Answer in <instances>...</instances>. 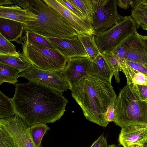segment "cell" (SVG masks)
Instances as JSON below:
<instances>
[{"label":"cell","mask_w":147,"mask_h":147,"mask_svg":"<svg viewBox=\"0 0 147 147\" xmlns=\"http://www.w3.org/2000/svg\"><path fill=\"white\" fill-rule=\"evenodd\" d=\"M147 138V125H128L121 128L118 141L120 145L125 147Z\"/></svg>","instance_id":"obj_14"},{"label":"cell","mask_w":147,"mask_h":147,"mask_svg":"<svg viewBox=\"0 0 147 147\" xmlns=\"http://www.w3.org/2000/svg\"><path fill=\"white\" fill-rule=\"evenodd\" d=\"M125 147H141L138 143L132 144Z\"/></svg>","instance_id":"obj_40"},{"label":"cell","mask_w":147,"mask_h":147,"mask_svg":"<svg viewBox=\"0 0 147 147\" xmlns=\"http://www.w3.org/2000/svg\"><path fill=\"white\" fill-rule=\"evenodd\" d=\"M71 90L88 120L104 127L108 125L107 111L117 97L111 82L87 74Z\"/></svg>","instance_id":"obj_2"},{"label":"cell","mask_w":147,"mask_h":147,"mask_svg":"<svg viewBox=\"0 0 147 147\" xmlns=\"http://www.w3.org/2000/svg\"><path fill=\"white\" fill-rule=\"evenodd\" d=\"M138 36L147 54V36L142 35L138 34Z\"/></svg>","instance_id":"obj_37"},{"label":"cell","mask_w":147,"mask_h":147,"mask_svg":"<svg viewBox=\"0 0 147 147\" xmlns=\"http://www.w3.org/2000/svg\"><path fill=\"white\" fill-rule=\"evenodd\" d=\"M115 120L122 128L128 125L147 126V102L142 101L127 84L114 102Z\"/></svg>","instance_id":"obj_4"},{"label":"cell","mask_w":147,"mask_h":147,"mask_svg":"<svg viewBox=\"0 0 147 147\" xmlns=\"http://www.w3.org/2000/svg\"><path fill=\"white\" fill-rule=\"evenodd\" d=\"M0 63L17 69L22 72L33 65L23 53L20 52L19 55H0Z\"/></svg>","instance_id":"obj_18"},{"label":"cell","mask_w":147,"mask_h":147,"mask_svg":"<svg viewBox=\"0 0 147 147\" xmlns=\"http://www.w3.org/2000/svg\"><path fill=\"white\" fill-rule=\"evenodd\" d=\"M24 31L44 37L71 38L78 36L66 19L45 0H31Z\"/></svg>","instance_id":"obj_3"},{"label":"cell","mask_w":147,"mask_h":147,"mask_svg":"<svg viewBox=\"0 0 147 147\" xmlns=\"http://www.w3.org/2000/svg\"><path fill=\"white\" fill-rule=\"evenodd\" d=\"M24 26V23L0 18V33L9 41L21 44Z\"/></svg>","instance_id":"obj_15"},{"label":"cell","mask_w":147,"mask_h":147,"mask_svg":"<svg viewBox=\"0 0 147 147\" xmlns=\"http://www.w3.org/2000/svg\"><path fill=\"white\" fill-rule=\"evenodd\" d=\"M50 128L46 124L40 123L29 126L32 140L36 147H42L41 141L45 134Z\"/></svg>","instance_id":"obj_23"},{"label":"cell","mask_w":147,"mask_h":147,"mask_svg":"<svg viewBox=\"0 0 147 147\" xmlns=\"http://www.w3.org/2000/svg\"><path fill=\"white\" fill-rule=\"evenodd\" d=\"M58 1L71 11L82 19L89 22L86 17L81 11L76 6L72 3L69 0H58Z\"/></svg>","instance_id":"obj_31"},{"label":"cell","mask_w":147,"mask_h":147,"mask_svg":"<svg viewBox=\"0 0 147 147\" xmlns=\"http://www.w3.org/2000/svg\"><path fill=\"white\" fill-rule=\"evenodd\" d=\"M45 38L68 59L74 57H88L78 36L71 38Z\"/></svg>","instance_id":"obj_12"},{"label":"cell","mask_w":147,"mask_h":147,"mask_svg":"<svg viewBox=\"0 0 147 147\" xmlns=\"http://www.w3.org/2000/svg\"><path fill=\"white\" fill-rule=\"evenodd\" d=\"M0 147H17L10 136L0 125Z\"/></svg>","instance_id":"obj_30"},{"label":"cell","mask_w":147,"mask_h":147,"mask_svg":"<svg viewBox=\"0 0 147 147\" xmlns=\"http://www.w3.org/2000/svg\"><path fill=\"white\" fill-rule=\"evenodd\" d=\"M21 44L23 54L36 67L54 71H61L65 67L68 59L57 49L30 43L22 37Z\"/></svg>","instance_id":"obj_5"},{"label":"cell","mask_w":147,"mask_h":147,"mask_svg":"<svg viewBox=\"0 0 147 147\" xmlns=\"http://www.w3.org/2000/svg\"><path fill=\"white\" fill-rule=\"evenodd\" d=\"M78 37L92 61L101 54L95 42L94 35L80 34L78 35Z\"/></svg>","instance_id":"obj_21"},{"label":"cell","mask_w":147,"mask_h":147,"mask_svg":"<svg viewBox=\"0 0 147 147\" xmlns=\"http://www.w3.org/2000/svg\"><path fill=\"white\" fill-rule=\"evenodd\" d=\"M114 102L110 105L106 113L107 119L109 123L111 122H114L115 120Z\"/></svg>","instance_id":"obj_34"},{"label":"cell","mask_w":147,"mask_h":147,"mask_svg":"<svg viewBox=\"0 0 147 147\" xmlns=\"http://www.w3.org/2000/svg\"><path fill=\"white\" fill-rule=\"evenodd\" d=\"M88 75L100 80L111 82L113 72L100 54L92 61Z\"/></svg>","instance_id":"obj_16"},{"label":"cell","mask_w":147,"mask_h":147,"mask_svg":"<svg viewBox=\"0 0 147 147\" xmlns=\"http://www.w3.org/2000/svg\"><path fill=\"white\" fill-rule=\"evenodd\" d=\"M107 147H117V146L115 144H112L111 145H109Z\"/></svg>","instance_id":"obj_41"},{"label":"cell","mask_w":147,"mask_h":147,"mask_svg":"<svg viewBox=\"0 0 147 147\" xmlns=\"http://www.w3.org/2000/svg\"><path fill=\"white\" fill-rule=\"evenodd\" d=\"M113 72L116 82H120L119 71H121L119 63L116 57L111 52L101 54Z\"/></svg>","instance_id":"obj_27"},{"label":"cell","mask_w":147,"mask_h":147,"mask_svg":"<svg viewBox=\"0 0 147 147\" xmlns=\"http://www.w3.org/2000/svg\"><path fill=\"white\" fill-rule=\"evenodd\" d=\"M0 125L10 136L17 147H36L31 136L29 127L18 115L0 119Z\"/></svg>","instance_id":"obj_9"},{"label":"cell","mask_w":147,"mask_h":147,"mask_svg":"<svg viewBox=\"0 0 147 147\" xmlns=\"http://www.w3.org/2000/svg\"><path fill=\"white\" fill-rule=\"evenodd\" d=\"M141 147H147V138L138 143Z\"/></svg>","instance_id":"obj_39"},{"label":"cell","mask_w":147,"mask_h":147,"mask_svg":"<svg viewBox=\"0 0 147 147\" xmlns=\"http://www.w3.org/2000/svg\"><path fill=\"white\" fill-rule=\"evenodd\" d=\"M121 61H123L127 65L147 76V66L128 60H124Z\"/></svg>","instance_id":"obj_32"},{"label":"cell","mask_w":147,"mask_h":147,"mask_svg":"<svg viewBox=\"0 0 147 147\" xmlns=\"http://www.w3.org/2000/svg\"><path fill=\"white\" fill-rule=\"evenodd\" d=\"M86 17L89 22L93 23L94 11L91 0H69Z\"/></svg>","instance_id":"obj_25"},{"label":"cell","mask_w":147,"mask_h":147,"mask_svg":"<svg viewBox=\"0 0 147 147\" xmlns=\"http://www.w3.org/2000/svg\"><path fill=\"white\" fill-rule=\"evenodd\" d=\"M94 16L92 26L96 33L107 30L121 21L124 16L118 13L117 0H91Z\"/></svg>","instance_id":"obj_7"},{"label":"cell","mask_w":147,"mask_h":147,"mask_svg":"<svg viewBox=\"0 0 147 147\" xmlns=\"http://www.w3.org/2000/svg\"><path fill=\"white\" fill-rule=\"evenodd\" d=\"M131 16L136 22L137 28L140 27L147 31V0H138L132 8Z\"/></svg>","instance_id":"obj_19"},{"label":"cell","mask_w":147,"mask_h":147,"mask_svg":"<svg viewBox=\"0 0 147 147\" xmlns=\"http://www.w3.org/2000/svg\"><path fill=\"white\" fill-rule=\"evenodd\" d=\"M28 17V10L14 5L0 6V18L25 23Z\"/></svg>","instance_id":"obj_17"},{"label":"cell","mask_w":147,"mask_h":147,"mask_svg":"<svg viewBox=\"0 0 147 147\" xmlns=\"http://www.w3.org/2000/svg\"><path fill=\"white\" fill-rule=\"evenodd\" d=\"M50 6L62 15L76 31L78 35H94L96 32L90 23L71 11L58 0H45Z\"/></svg>","instance_id":"obj_11"},{"label":"cell","mask_w":147,"mask_h":147,"mask_svg":"<svg viewBox=\"0 0 147 147\" xmlns=\"http://www.w3.org/2000/svg\"><path fill=\"white\" fill-rule=\"evenodd\" d=\"M20 53V51H17L15 45L0 33V55H19Z\"/></svg>","instance_id":"obj_28"},{"label":"cell","mask_w":147,"mask_h":147,"mask_svg":"<svg viewBox=\"0 0 147 147\" xmlns=\"http://www.w3.org/2000/svg\"><path fill=\"white\" fill-rule=\"evenodd\" d=\"M13 4L11 0H0V6H9Z\"/></svg>","instance_id":"obj_38"},{"label":"cell","mask_w":147,"mask_h":147,"mask_svg":"<svg viewBox=\"0 0 147 147\" xmlns=\"http://www.w3.org/2000/svg\"><path fill=\"white\" fill-rule=\"evenodd\" d=\"M92 60L88 57H79L69 59L61 73L71 87L88 74Z\"/></svg>","instance_id":"obj_10"},{"label":"cell","mask_w":147,"mask_h":147,"mask_svg":"<svg viewBox=\"0 0 147 147\" xmlns=\"http://www.w3.org/2000/svg\"><path fill=\"white\" fill-rule=\"evenodd\" d=\"M13 4H15L18 6L22 7L24 9L26 10L30 5V0H11Z\"/></svg>","instance_id":"obj_35"},{"label":"cell","mask_w":147,"mask_h":147,"mask_svg":"<svg viewBox=\"0 0 147 147\" xmlns=\"http://www.w3.org/2000/svg\"><path fill=\"white\" fill-rule=\"evenodd\" d=\"M138 34L137 32L131 35L119 43L127 49L123 60L129 61L147 66V54L140 41Z\"/></svg>","instance_id":"obj_13"},{"label":"cell","mask_w":147,"mask_h":147,"mask_svg":"<svg viewBox=\"0 0 147 147\" xmlns=\"http://www.w3.org/2000/svg\"><path fill=\"white\" fill-rule=\"evenodd\" d=\"M121 71L125 74L127 81L138 85H147V76L126 64L119 61Z\"/></svg>","instance_id":"obj_20"},{"label":"cell","mask_w":147,"mask_h":147,"mask_svg":"<svg viewBox=\"0 0 147 147\" xmlns=\"http://www.w3.org/2000/svg\"><path fill=\"white\" fill-rule=\"evenodd\" d=\"M108 146L106 138L102 134L93 142L90 147H107Z\"/></svg>","instance_id":"obj_33"},{"label":"cell","mask_w":147,"mask_h":147,"mask_svg":"<svg viewBox=\"0 0 147 147\" xmlns=\"http://www.w3.org/2000/svg\"><path fill=\"white\" fill-rule=\"evenodd\" d=\"M15 85V94L11 99L15 114L28 126L53 123L63 115L68 101L62 93L31 81Z\"/></svg>","instance_id":"obj_1"},{"label":"cell","mask_w":147,"mask_h":147,"mask_svg":"<svg viewBox=\"0 0 147 147\" xmlns=\"http://www.w3.org/2000/svg\"><path fill=\"white\" fill-rule=\"evenodd\" d=\"M129 0H117V5L119 7L127 9L129 6Z\"/></svg>","instance_id":"obj_36"},{"label":"cell","mask_w":147,"mask_h":147,"mask_svg":"<svg viewBox=\"0 0 147 147\" xmlns=\"http://www.w3.org/2000/svg\"><path fill=\"white\" fill-rule=\"evenodd\" d=\"M20 70L10 66L0 63V85L4 82L15 85L18 82Z\"/></svg>","instance_id":"obj_22"},{"label":"cell","mask_w":147,"mask_h":147,"mask_svg":"<svg viewBox=\"0 0 147 147\" xmlns=\"http://www.w3.org/2000/svg\"><path fill=\"white\" fill-rule=\"evenodd\" d=\"M15 114L11 98L0 91V119L11 117Z\"/></svg>","instance_id":"obj_24"},{"label":"cell","mask_w":147,"mask_h":147,"mask_svg":"<svg viewBox=\"0 0 147 147\" xmlns=\"http://www.w3.org/2000/svg\"><path fill=\"white\" fill-rule=\"evenodd\" d=\"M130 86L142 101L147 102V85H138L127 82Z\"/></svg>","instance_id":"obj_29"},{"label":"cell","mask_w":147,"mask_h":147,"mask_svg":"<svg viewBox=\"0 0 147 147\" xmlns=\"http://www.w3.org/2000/svg\"><path fill=\"white\" fill-rule=\"evenodd\" d=\"M22 77L28 81L35 82L52 88L62 93L72 87L64 78L61 71H47L32 65L21 72L18 78Z\"/></svg>","instance_id":"obj_8"},{"label":"cell","mask_w":147,"mask_h":147,"mask_svg":"<svg viewBox=\"0 0 147 147\" xmlns=\"http://www.w3.org/2000/svg\"><path fill=\"white\" fill-rule=\"evenodd\" d=\"M24 31L25 33L22 37L28 42L50 49H57L45 38L29 31Z\"/></svg>","instance_id":"obj_26"},{"label":"cell","mask_w":147,"mask_h":147,"mask_svg":"<svg viewBox=\"0 0 147 147\" xmlns=\"http://www.w3.org/2000/svg\"><path fill=\"white\" fill-rule=\"evenodd\" d=\"M136 24L131 16L123 20L109 30L97 33L95 42L101 54L111 52L127 37L137 32Z\"/></svg>","instance_id":"obj_6"}]
</instances>
